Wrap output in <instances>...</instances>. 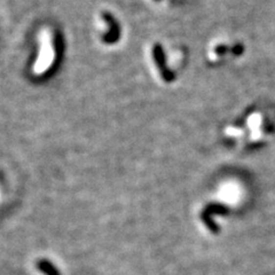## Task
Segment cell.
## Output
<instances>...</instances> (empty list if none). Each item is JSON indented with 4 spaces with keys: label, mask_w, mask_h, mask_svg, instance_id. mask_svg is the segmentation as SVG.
I'll return each mask as SVG.
<instances>
[]
</instances>
